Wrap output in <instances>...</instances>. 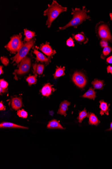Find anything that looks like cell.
<instances>
[{"mask_svg": "<svg viewBox=\"0 0 112 169\" xmlns=\"http://www.w3.org/2000/svg\"><path fill=\"white\" fill-rule=\"evenodd\" d=\"M72 14L73 15L72 19L64 27H59V29H65L67 27L72 26L76 28L78 25L82 23L84 21L90 18L89 16L87 15V13L88 11L85 6H83L82 9L76 8L74 9H72Z\"/></svg>", "mask_w": 112, "mask_h": 169, "instance_id": "1", "label": "cell"}, {"mask_svg": "<svg viewBox=\"0 0 112 169\" xmlns=\"http://www.w3.org/2000/svg\"><path fill=\"white\" fill-rule=\"evenodd\" d=\"M67 9V7H62L55 1H53L51 5L48 4V8L44 12V15L48 17L46 22L48 27H51L54 20L61 13L66 11Z\"/></svg>", "mask_w": 112, "mask_h": 169, "instance_id": "2", "label": "cell"}, {"mask_svg": "<svg viewBox=\"0 0 112 169\" xmlns=\"http://www.w3.org/2000/svg\"><path fill=\"white\" fill-rule=\"evenodd\" d=\"M35 41V39L33 38L29 42L25 43L23 45L18 51L15 56L11 59L13 61V62H15L18 64L28 53L30 50L33 47Z\"/></svg>", "mask_w": 112, "mask_h": 169, "instance_id": "3", "label": "cell"}, {"mask_svg": "<svg viewBox=\"0 0 112 169\" xmlns=\"http://www.w3.org/2000/svg\"><path fill=\"white\" fill-rule=\"evenodd\" d=\"M22 36L21 33H20L11 37L10 42L5 46V47L13 53L18 51L23 44L21 41Z\"/></svg>", "mask_w": 112, "mask_h": 169, "instance_id": "4", "label": "cell"}, {"mask_svg": "<svg viewBox=\"0 0 112 169\" xmlns=\"http://www.w3.org/2000/svg\"><path fill=\"white\" fill-rule=\"evenodd\" d=\"M31 59L27 57L21 61L18 70H15L14 73L18 75H22L29 71L31 67Z\"/></svg>", "mask_w": 112, "mask_h": 169, "instance_id": "5", "label": "cell"}, {"mask_svg": "<svg viewBox=\"0 0 112 169\" xmlns=\"http://www.w3.org/2000/svg\"><path fill=\"white\" fill-rule=\"evenodd\" d=\"M72 80L76 86L83 88L86 84L87 81L85 76L81 72H76L72 76Z\"/></svg>", "mask_w": 112, "mask_h": 169, "instance_id": "6", "label": "cell"}, {"mask_svg": "<svg viewBox=\"0 0 112 169\" xmlns=\"http://www.w3.org/2000/svg\"><path fill=\"white\" fill-rule=\"evenodd\" d=\"M98 32L99 36L102 40L110 41L112 39L109 28L107 25H102L100 26L98 29Z\"/></svg>", "mask_w": 112, "mask_h": 169, "instance_id": "7", "label": "cell"}, {"mask_svg": "<svg viewBox=\"0 0 112 169\" xmlns=\"http://www.w3.org/2000/svg\"><path fill=\"white\" fill-rule=\"evenodd\" d=\"M43 53L48 57H51L56 53L55 50H53L49 45V43L46 42L45 44L41 45L40 47L38 48Z\"/></svg>", "mask_w": 112, "mask_h": 169, "instance_id": "8", "label": "cell"}, {"mask_svg": "<svg viewBox=\"0 0 112 169\" xmlns=\"http://www.w3.org/2000/svg\"><path fill=\"white\" fill-rule=\"evenodd\" d=\"M70 103L67 101H64L61 102L59 106V109L58 111V114L64 115L66 116L67 115V111L68 110V107L70 105Z\"/></svg>", "mask_w": 112, "mask_h": 169, "instance_id": "9", "label": "cell"}, {"mask_svg": "<svg viewBox=\"0 0 112 169\" xmlns=\"http://www.w3.org/2000/svg\"><path fill=\"white\" fill-rule=\"evenodd\" d=\"M99 103V108L101 109L100 114L102 116L104 114L109 115L110 104L108 105L107 103L104 102L103 100H101Z\"/></svg>", "mask_w": 112, "mask_h": 169, "instance_id": "10", "label": "cell"}, {"mask_svg": "<svg viewBox=\"0 0 112 169\" xmlns=\"http://www.w3.org/2000/svg\"><path fill=\"white\" fill-rule=\"evenodd\" d=\"M53 85L48 83L44 85L41 90L42 95L43 96H48L51 94L52 92L54 91V88H52Z\"/></svg>", "mask_w": 112, "mask_h": 169, "instance_id": "11", "label": "cell"}, {"mask_svg": "<svg viewBox=\"0 0 112 169\" xmlns=\"http://www.w3.org/2000/svg\"><path fill=\"white\" fill-rule=\"evenodd\" d=\"M22 106L21 98L16 97L13 98L12 100V107L15 110H18Z\"/></svg>", "mask_w": 112, "mask_h": 169, "instance_id": "12", "label": "cell"}, {"mask_svg": "<svg viewBox=\"0 0 112 169\" xmlns=\"http://www.w3.org/2000/svg\"><path fill=\"white\" fill-rule=\"evenodd\" d=\"M34 53L36 55V59L38 62H44L46 63L49 62V59L38 50L34 49Z\"/></svg>", "mask_w": 112, "mask_h": 169, "instance_id": "13", "label": "cell"}, {"mask_svg": "<svg viewBox=\"0 0 112 169\" xmlns=\"http://www.w3.org/2000/svg\"><path fill=\"white\" fill-rule=\"evenodd\" d=\"M47 128L50 129H65L59 122L56 120H53L49 122L47 125Z\"/></svg>", "mask_w": 112, "mask_h": 169, "instance_id": "14", "label": "cell"}, {"mask_svg": "<svg viewBox=\"0 0 112 169\" xmlns=\"http://www.w3.org/2000/svg\"><path fill=\"white\" fill-rule=\"evenodd\" d=\"M1 128H20L28 129V128L16 125V124L9 122H3L0 124Z\"/></svg>", "mask_w": 112, "mask_h": 169, "instance_id": "15", "label": "cell"}, {"mask_svg": "<svg viewBox=\"0 0 112 169\" xmlns=\"http://www.w3.org/2000/svg\"><path fill=\"white\" fill-rule=\"evenodd\" d=\"M96 92L95 91L94 89L91 87L89 90L83 94L82 97L94 100L96 97Z\"/></svg>", "mask_w": 112, "mask_h": 169, "instance_id": "16", "label": "cell"}, {"mask_svg": "<svg viewBox=\"0 0 112 169\" xmlns=\"http://www.w3.org/2000/svg\"><path fill=\"white\" fill-rule=\"evenodd\" d=\"M24 35H25V38L24 39V41L28 42L30 41L33 37L36 36L35 32L28 30L26 29H24Z\"/></svg>", "mask_w": 112, "mask_h": 169, "instance_id": "17", "label": "cell"}, {"mask_svg": "<svg viewBox=\"0 0 112 169\" xmlns=\"http://www.w3.org/2000/svg\"><path fill=\"white\" fill-rule=\"evenodd\" d=\"M44 66L43 65L35 64L33 65V73L41 75L43 73Z\"/></svg>", "mask_w": 112, "mask_h": 169, "instance_id": "18", "label": "cell"}, {"mask_svg": "<svg viewBox=\"0 0 112 169\" xmlns=\"http://www.w3.org/2000/svg\"><path fill=\"white\" fill-rule=\"evenodd\" d=\"M65 67L62 68L61 66L60 67L57 66V68L56 69L55 73L53 74L54 79H56L57 78L64 76L65 75Z\"/></svg>", "mask_w": 112, "mask_h": 169, "instance_id": "19", "label": "cell"}, {"mask_svg": "<svg viewBox=\"0 0 112 169\" xmlns=\"http://www.w3.org/2000/svg\"><path fill=\"white\" fill-rule=\"evenodd\" d=\"M89 123L90 125L98 126L100 122L96 116L93 113H90L89 116Z\"/></svg>", "mask_w": 112, "mask_h": 169, "instance_id": "20", "label": "cell"}, {"mask_svg": "<svg viewBox=\"0 0 112 169\" xmlns=\"http://www.w3.org/2000/svg\"><path fill=\"white\" fill-rule=\"evenodd\" d=\"M92 84L94 89L101 90L104 85V81L97 79H95L92 82Z\"/></svg>", "mask_w": 112, "mask_h": 169, "instance_id": "21", "label": "cell"}, {"mask_svg": "<svg viewBox=\"0 0 112 169\" xmlns=\"http://www.w3.org/2000/svg\"><path fill=\"white\" fill-rule=\"evenodd\" d=\"M90 114V113L87 112L86 110L85 109H84L83 110L79 113V116L77 118L78 121L80 123H81L84 119L86 118L89 117Z\"/></svg>", "mask_w": 112, "mask_h": 169, "instance_id": "22", "label": "cell"}, {"mask_svg": "<svg viewBox=\"0 0 112 169\" xmlns=\"http://www.w3.org/2000/svg\"><path fill=\"white\" fill-rule=\"evenodd\" d=\"M74 37L76 40L79 42H84L86 41L85 37L83 33L74 35Z\"/></svg>", "mask_w": 112, "mask_h": 169, "instance_id": "23", "label": "cell"}, {"mask_svg": "<svg viewBox=\"0 0 112 169\" xmlns=\"http://www.w3.org/2000/svg\"><path fill=\"white\" fill-rule=\"evenodd\" d=\"M37 75L35 74V75L30 76L26 79L29 85L35 84L37 82L36 79Z\"/></svg>", "mask_w": 112, "mask_h": 169, "instance_id": "24", "label": "cell"}, {"mask_svg": "<svg viewBox=\"0 0 112 169\" xmlns=\"http://www.w3.org/2000/svg\"><path fill=\"white\" fill-rule=\"evenodd\" d=\"M17 114L20 117L23 118H27L28 115L26 111L24 110V109L18 110L17 112Z\"/></svg>", "mask_w": 112, "mask_h": 169, "instance_id": "25", "label": "cell"}, {"mask_svg": "<svg viewBox=\"0 0 112 169\" xmlns=\"http://www.w3.org/2000/svg\"><path fill=\"white\" fill-rule=\"evenodd\" d=\"M112 51V49L111 47L108 46H106L104 48L103 51V53L104 55H107Z\"/></svg>", "mask_w": 112, "mask_h": 169, "instance_id": "26", "label": "cell"}, {"mask_svg": "<svg viewBox=\"0 0 112 169\" xmlns=\"http://www.w3.org/2000/svg\"><path fill=\"white\" fill-rule=\"evenodd\" d=\"M0 84H1V86L0 87L5 89H6L8 85V83L3 79H1Z\"/></svg>", "mask_w": 112, "mask_h": 169, "instance_id": "27", "label": "cell"}, {"mask_svg": "<svg viewBox=\"0 0 112 169\" xmlns=\"http://www.w3.org/2000/svg\"><path fill=\"white\" fill-rule=\"evenodd\" d=\"M66 44L69 47H74V41L71 37L67 40Z\"/></svg>", "mask_w": 112, "mask_h": 169, "instance_id": "28", "label": "cell"}, {"mask_svg": "<svg viewBox=\"0 0 112 169\" xmlns=\"http://www.w3.org/2000/svg\"><path fill=\"white\" fill-rule=\"evenodd\" d=\"M1 62L5 66H7L9 63V60L8 59L5 57H1Z\"/></svg>", "mask_w": 112, "mask_h": 169, "instance_id": "29", "label": "cell"}, {"mask_svg": "<svg viewBox=\"0 0 112 169\" xmlns=\"http://www.w3.org/2000/svg\"><path fill=\"white\" fill-rule=\"evenodd\" d=\"M100 45L102 47H105L108 45L107 41L102 40L100 42Z\"/></svg>", "mask_w": 112, "mask_h": 169, "instance_id": "30", "label": "cell"}, {"mask_svg": "<svg viewBox=\"0 0 112 169\" xmlns=\"http://www.w3.org/2000/svg\"><path fill=\"white\" fill-rule=\"evenodd\" d=\"M107 72L108 73H111L112 75V67L111 66H109L107 67Z\"/></svg>", "mask_w": 112, "mask_h": 169, "instance_id": "31", "label": "cell"}, {"mask_svg": "<svg viewBox=\"0 0 112 169\" xmlns=\"http://www.w3.org/2000/svg\"><path fill=\"white\" fill-rule=\"evenodd\" d=\"M0 110H5V108L3 103L2 101H1L0 103Z\"/></svg>", "mask_w": 112, "mask_h": 169, "instance_id": "32", "label": "cell"}, {"mask_svg": "<svg viewBox=\"0 0 112 169\" xmlns=\"http://www.w3.org/2000/svg\"><path fill=\"white\" fill-rule=\"evenodd\" d=\"M106 61L109 64H112V56L106 59Z\"/></svg>", "mask_w": 112, "mask_h": 169, "instance_id": "33", "label": "cell"}, {"mask_svg": "<svg viewBox=\"0 0 112 169\" xmlns=\"http://www.w3.org/2000/svg\"><path fill=\"white\" fill-rule=\"evenodd\" d=\"M5 92V89H4L3 88H1H1H0V92H1V93L2 92V93H4Z\"/></svg>", "mask_w": 112, "mask_h": 169, "instance_id": "34", "label": "cell"}, {"mask_svg": "<svg viewBox=\"0 0 112 169\" xmlns=\"http://www.w3.org/2000/svg\"><path fill=\"white\" fill-rule=\"evenodd\" d=\"M3 66H0V74H1L3 73V71L2 69Z\"/></svg>", "mask_w": 112, "mask_h": 169, "instance_id": "35", "label": "cell"}, {"mask_svg": "<svg viewBox=\"0 0 112 169\" xmlns=\"http://www.w3.org/2000/svg\"><path fill=\"white\" fill-rule=\"evenodd\" d=\"M112 130V122H111V125H110V128L109 129H107L106 130V131H111Z\"/></svg>", "mask_w": 112, "mask_h": 169, "instance_id": "36", "label": "cell"}, {"mask_svg": "<svg viewBox=\"0 0 112 169\" xmlns=\"http://www.w3.org/2000/svg\"><path fill=\"white\" fill-rule=\"evenodd\" d=\"M110 17H111V20H112V13H111L110 14Z\"/></svg>", "mask_w": 112, "mask_h": 169, "instance_id": "37", "label": "cell"}]
</instances>
